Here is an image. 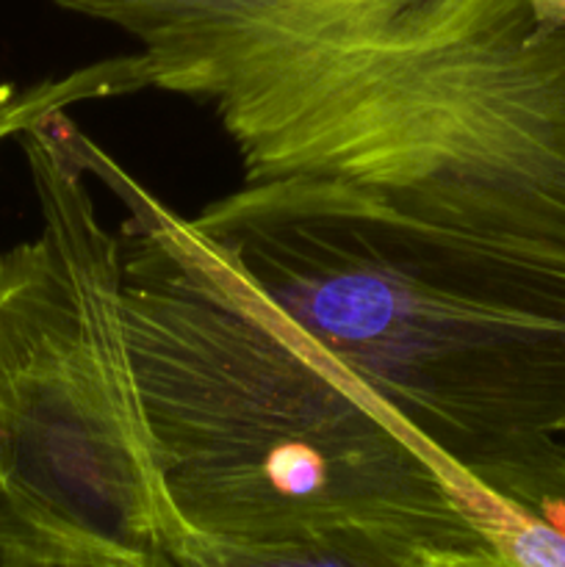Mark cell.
Here are the masks:
<instances>
[{
  "label": "cell",
  "instance_id": "cell-4",
  "mask_svg": "<svg viewBox=\"0 0 565 567\" xmlns=\"http://www.w3.org/2000/svg\"><path fill=\"white\" fill-rule=\"evenodd\" d=\"M70 111L17 136L42 227L0 252V567H172L161 480Z\"/></svg>",
  "mask_w": 565,
  "mask_h": 567
},
{
  "label": "cell",
  "instance_id": "cell-5",
  "mask_svg": "<svg viewBox=\"0 0 565 567\" xmlns=\"http://www.w3.org/2000/svg\"><path fill=\"white\" fill-rule=\"evenodd\" d=\"M144 89H147V70L138 50L116 59L94 61L66 75L44 78L28 86L0 83V144L17 138L22 131L59 111H70V105L122 97Z\"/></svg>",
  "mask_w": 565,
  "mask_h": 567
},
{
  "label": "cell",
  "instance_id": "cell-7",
  "mask_svg": "<svg viewBox=\"0 0 565 567\" xmlns=\"http://www.w3.org/2000/svg\"><path fill=\"white\" fill-rule=\"evenodd\" d=\"M172 567H419V563L327 543H227L183 526Z\"/></svg>",
  "mask_w": 565,
  "mask_h": 567
},
{
  "label": "cell",
  "instance_id": "cell-6",
  "mask_svg": "<svg viewBox=\"0 0 565 567\" xmlns=\"http://www.w3.org/2000/svg\"><path fill=\"white\" fill-rule=\"evenodd\" d=\"M452 502L463 509L482 540L515 567H565V532L521 504L499 496L460 468H443Z\"/></svg>",
  "mask_w": 565,
  "mask_h": 567
},
{
  "label": "cell",
  "instance_id": "cell-1",
  "mask_svg": "<svg viewBox=\"0 0 565 567\" xmlns=\"http://www.w3.org/2000/svg\"><path fill=\"white\" fill-rule=\"evenodd\" d=\"M138 53L214 109L244 186L565 247V0H264Z\"/></svg>",
  "mask_w": 565,
  "mask_h": 567
},
{
  "label": "cell",
  "instance_id": "cell-8",
  "mask_svg": "<svg viewBox=\"0 0 565 567\" xmlns=\"http://www.w3.org/2000/svg\"><path fill=\"white\" fill-rule=\"evenodd\" d=\"M59 9L131 33L138 48L216 25L264 0H53Z\"/></svg>",
  "mask_w": 565,
  "mask_h": 567
},
{
  "label": "cell",
  "instance_id": "cell-2",
  "mask_svg": "<svg viewBox=\"0 0 565 567\" xmlns=\"http://www.w3.org/2000/svg\"><path fill=\"white\" fill-rule=\"evenodd\" d=\"M122 205V308L172 509L227 543H327L424 563L491 548L432 449L242 269L75 127Z\"/></svg>",
  "mask_w": 565,
  "mask_h": 567
},
{
  "label": "cell",
  "instance_id": "cell-3",
  "mask_svg": "<svg viewBox=\"0 0 565 567\" xmlns=\"http://www.w3.org/2000/svg\"><path fill=\"white\" fill-rule=\"evenodd\" d=\"M192 221L438 457L565 532V247L302 183Z\"/></svg>",
  "mask_w": 565,
  "mask_h": 567
},
{
  "label": "cell",
  "instance_id": "cell-9",
  "mask_svg": "<svg viewBox=\"0 0 565 567\" xmlns=\"http://www.w3.org/2000/svg\"><path fill=\"white\" fill-rule=\"evenodd\" d=\"M419 567H515L507 559L499 557L493 548H482V551L471 554H449V557H432L419 563Z\"/></svg>",
  "mask_w": 565,
  "mask_h": 567
}]
</instances>
